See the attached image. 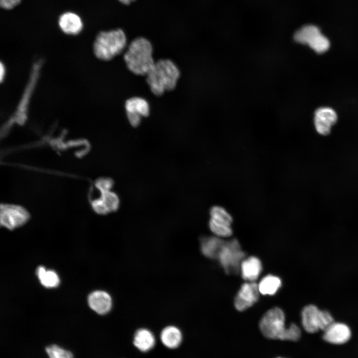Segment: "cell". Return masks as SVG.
Returning a JSON list of instances; mask_svg holds the SVG:
<instances>
[{
	"label": "cell",
	"mask_w": 358,
	"mask_h": 358,
	"mask_svg": "<svg viewBox=\"0 0 358 358\" xmlns=\"http://www.w3.org/2000/svg\"><path fill=\"white\" fill-rule=\"evenodd\" d=\"M180 76L179 69L172 60L161 59L155 62L146 76L152 92L161 96L176 88Z\"/></svg>",
	"instance_id": "6da1fadb"
},
{
	"label": "cell",
	"mask_w": 358,
	"mask_h": 358,
	"mask_svg": "<svg viewBox=\"0 0 358 358\" xmlns=\"http://www.w3.org/2000/svg\"><path fill=\"white\" fill-rule=\"evenodd\" d=\"M124 60L127 68L132 73L146 76L155 63L151 42L142 37L135 38L125 52Z\"/></svg>",
	"instance_id": "7a4b0ae2"
},
{
	"label": "cell",
	"mask_w": 358,
	"mask_h": 358,
	"mask_svg": "<svg viewBox=\"0 0 358 358\" xmlns=\"http://www.w3.org/2000/svg\"><path fill=\"white\" fill-rule=\"evenodd\" d=\"M126 44V36L122 29L101 31L93 42V52L98 59L107 61L120 54Z\"/></svg>",
	"instance_id": "3957f363"
},
{
	"label": "cell",
	"mask_w": 358,
	"mask_h": 358,
	"mask_svg": "<svg viewBox=\"0 0 358 358\" xmlns=\"http://www.w3.org/2000/svg\"><path fill=\"white\" fill-rule=\"evenodd\" d=\"M301 319L303 328L309 333L324 331L334 322L333 317L328 311L320 310L312 304L303 308Z\"/></svg>",
	"instance_id": "277c9868"
},
{
	"label": "cell",
	"mask_w": 358,
	"mask_h": 358,
	"mask_svg": "<svg viewBox=\"0 0 358 358\" xmlns=\"http://www.w3.org/2000/svg\"><path fill=\"white\" fill-rule=\"evenodd\" d=\"M259 327L266 338L281 340L286 329L283 311L278 307L268 310L261 319Z\"/></svg>",
	"instance_id": "5b68a950"
},
{
	"label": "cell",
	"mask_w": 358,
	"mask_h": 358,
	"mask_svg": "<svg viewBox=\"0 0 358 358\" xmlns=\"http://www.w3.org/2000/svg\"><path fill=\"white\" fill-rule=\"evenodd\" d=\"M245 256L238 241L233 239L224 242L217 258L226 273H235L238 272L241 261Z\"/></svg>",
	"instance_id": "8992f818"
},
{
	"label": "cell",
	"mask_w": 358,
	"mask_h": 358,
	"mask_svg": "<svg viewBox=\"0 0 358 358\" xmlns=\"http://www.w3.org/2000/svg\"><path fill=\"white\" fill-rule=\"evenodd\" d=\"M294 39L298 43L307 44L316 52L322 54L330 47V42L323 35L319 29L313 25L303 26L294 35Z\"/></svg>",
	"instance_id": "52a82bcc"
},
{
	"label": "cell",
	"mask_w": 358,
	"mask_h": 358,
	"mask_svg": "<svg viewBox=\"0 0 358 358\" xmlns=\"http://www.w3.org/2000/svg\"><path fill=\"white\" fill-rule=\"evenodd\" d=\"M0 224L6 228L12 230L26 223L29 215L22 207L13 204H1Z\"/></svg>",
	"instance_id": "ba28073f"
},
{
	"label": "cell",
	"mask_w": 358,
	"mask_h": 358,
	"mask_svg": "<svg viewBox=\"0 0 358 358\" xmlns=\"http://www.w3.org/2000/svg\"><path fill=\"white\" fill-rule=\"evenodd\" d=\"M125 108L128 121L134 127H137L140 124L142 117L148 116L150 111L148 101L138 96L126 100Z\"/></svg>",
	"instance_id": "9c48e42d"
},
{
	"label": "cell",
	"mask_w": 358,
	"mask_h": 358,
	"mask_svg": "<svg viewBox=\"0 0 358 358\" xmlns=\"http://www.w3.org/2000/svg\"><path fill=\"white\" fill-rule=\"evenodd\" d=\"M260 293L259 285L256 282L244 283L235 298L236 309L243 311L251 307L258 300Z\"/></svg>",
	"instance_id": "30bf717a"
},
{
	"label": "cell",
	"mask_w": 358,
	"mask_h": 358,
	"mask_svg": "<svg viewBox=\"0 0 358 358\" xmlns=\"http://www.w3.org/2000/svg\"><path fill=\"white\" fill-rule=\"evenodd\" d=\"M323 331V339L326 342L333 344L346 343L351 337L350 328L343 323L334 322Z\"/></svg>",
	"instance_id": "8fae6325"
},
{
	"label": "cell",
	"mask_w": 358,
	"mask_h": 358,
	"mask_svg": "<svg viewBox=\"0 0 358 358\" xmlns=\"http://www.w3.org/2000/svg\"><path fill=\"white\" fill-rule=\"evenodd\" d=\"M100 196L91 201L93 210L100 214H106L116 211L119 207L118 195L111 190L100 192Z\"/></svg>",
	"instance_id": "7c38bea8"
},
{
	"label": "cell",
	"mask_w": 358,
	"mask_h": 358,
	"mask_svg": "<svg viewBox=\"0 0 358 358\" xmlns=\"http://www.w3.org/2000/svg\"><path fill=\"white\" fill-rule=\"evenodd\" d=\"M337 120L335 111L330 107L318 108L315 112L314 124L317 131L326 135L330 132L331 128Z\"/></svg>",
	"instance_id": "4fadbf2b"
},
{
	"label": "cell",
	"mask_w": 358,
	"mask_h": 358,
	"mask_svg": "<svg viewBox=\"0 0 358 358\" xmlns=\"http://www.w3.org/2000/svg\"><path fill=\"white\" fill-rule=\"evenodd\" d=\"M88 303L92 310L100 315L108 313L112 306L111 296L103 290H96L91 293L88 297Z\"/></svg>",
	"instance_id": "5bb4252c"
},
{
	"label": "cell",
	"mask_w": 358,
	"mask_h": 358,
	"mask_svg": "<svg viewBox=\"0 0 358 358\" xmlns=\"http://www.w3.org/2000/svg\"><path fill=\"white\" fill-rule=\"evenodd\" d=\"M58 25L64 33L72 35L78 34L83 28V22L80 16L70 11L63 13L60 16Z\"/></svg>",
	"instance_id": "9a60e30c"
},
{
	"label": "cell",
	"mask_w": 358,
	"mask_h": 358,
	"mask_svg": "<svg viewBox=\"0 0 358 358\" xmlns=\"http://www.w3.org/2000/svg\"><path fill=\"white\" fill-rule=\"evenodd\" d=\"M133 343L142 352H147L155 346L156 338L154 334L146 328H140L135 333Z\"/></svg>",
	"instance_id": "2e32d148"
},
{
	"label": "cell",
	"mask_w": 358,
	"mask_h": 358,
	"mask_svg": "<svg viewBox=\"0 0 358 358\" xmlns=\"http://www.w3.org/2000/svg\"><path fill=\"white\" fill-rule=\"evenodd\" d=\"M240 268L242 277L246 280H256L262 270L260 260L256 257H250L242 261Z\"/></svg>",
	"instance_id": "e0dca14e"
},
{
	"label": "cell",
	"mask_w": 358,
	"mask_h": 358,
	"mask_svg": "<svg viewBox=\"0 0 358 358\" xmlns=\"http://www.w3.org/2000/svg\"><path fill=\"white\" fill-rule=\"evenodd\" d=\"M160 339L162 344L171 349L179 347L182 342V335L180 329L173 325L165 327L160 334Z\"/></svg>",
	"instance_id": "ac0fdd59"
},
{
	"label": "cell",
	"mask_w": 358,
	"mask_h": 358,
	"mask_svg": "<svg viewBox=\"0 0 358 358\" xmlns=\"http://www.w3.org/2000/svg\"><path fill=\"white\" fill-rule=\"evenodd\" d=\"M224 243L223 240L216 237L203 238L201 241V251L206 257L217 258Z\"/></svg>",
	"instance_id": "d6986e66"
},
{
	"label": "cell",
	"mask_w": 358,
	"mask_h": 358,
	"mask_svg": "<svg viewBox=\"0 0 358 358\" xmlns=\"http://www.w3.org/2000/svg\"><path fill=\"white\" fill-rule=\"evenodd\" d=\"M258 285L261 294L272 295L280 287L281 281L278 277L269 274L263 277Z\"/></svg>",
	"instance_id": "ffe728a7"
},
{
	"label": "cell",
	"mask_w": 358,
	"mask_h": 358,
	"mask_svg": "<svg viewBox=\"0 0 358 358\" xmlns=\"http://www.w3.org/2000/svg\"><path fill=\"white\" fill-rule=\"evenodd\" d=\"M36 274L40 283L44 287H55L59 284V276L53 270H46L43 267L40 266L37 268Z\"/></svg>",
	"instance_id": "44dd1931"
},
{
	"label": "cell",
	"mask_w": 358,
	"mask_h": 358,
	"mask_svg": "<svg viewBox=\"0 0 358 358\" xmlns=\"http://www.w3.org/2000/svg\"><path fill=\"white\" fill-rule=\"evenodd\" d=\"M210 218L218 222L231 225L233 218L230 213L223 207L215 205L210 209Z\"/></svg>",
	"instance_id": "7402d4cb"
},
{
	"label": "cell",
	"mask_w": 358,
	"mask_h": 358,
	"mask_svg": "<svg viewBox=\"0 0 358 358\" xmlns=\"http://www.w3.org/2000/svg\"><path fill=\"white\" fill-rule=\"evenodd\" d=\"M208 225L211 231L218 237H228L232 234L231 225L219 223L210 218Z\"/></svg>",
	"instance_id": "603a6c76"
},
{
	"label": "cell",
	"mask_w": 358,
	"mask_h": 358,
	"mask_svg": "<svg viewBox=\"0 0 358 358\" xmlns=\"http://www.w3.org/2000/svg\"><path fill=\"white\" fill-rule=\"evenodd\" d=\"M49 358H74L73 354L57 344H51L45 348Z\"/></svg>",
	"instance_id": "cb8c5ba5"
},
{
	"label": "cell",
	"mask_w": 358,
	"mask_h": 358,
	"mask_svg": "<svg viewBox=\"0 0 358 358\" xmlns=\"http://www.w3.org/2000/svg\"><path fill=\"white\" fill-rule=\"evenodd\" d=\"M301 330L297 325L292 323L286 328L281 340L297 341L301 337Z\"/></svg>",
	"instance_id": "d4e9b609"
},
{
	"label": "cell",
	"mask_w": 358,
	"mask_h": 358,
	"mask_svg": "<svg viewBox=\"0 0 358 358\" xmlns=\"http://www.w3.org/2000/svg\"><path fill=\"white\" fill-rule=\"evenodd\" d=\"M113 185L112 179L107 178H102L98 179L95 183V187L100 192L110 190Z\"/></svg>",
	"instance_id": "484cf974"
},
{
	"label": "cell",
	"mask_w": 358,
	"mask_h": 358,
	"mask_svg": "<svg viewBox=\"0 0 358 358\" xmlns=\"http://www.w3.org/2000/svg\"><path fill=\"white\" fill-rule=\"evenodd\" d=\"M22 0H0V6L5 9H11L18 5Z\"/></svg>",
	"instance_id": "4316f807"
},
{
	"label": "cell",
	"mask_w": 358,
	"mask_h": 358,
	"mask_svg": "<svg viewBox=\"0 0 358 358\" xmlns=\"http://www.w3.org/2000/svg\"><path fill=\"white\" fill-rule=\"evenodd\" d=\"M120 2L124 4H129L131 1L135 0H118Z\"/></svg>",
	"instance_id": "83f0119b"
},
{
	"label": "cell",
	"mask_w": 358,
	"mask_h": 358,
	"mask_svg": "<svg viewBox=\"0 0 358 358\" xmlns=\"http://www.w3.org/2000/svg\"></svg>",
	"instance_id": "f1b7e54d"
}]
</instances>
